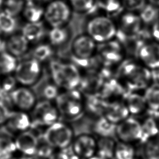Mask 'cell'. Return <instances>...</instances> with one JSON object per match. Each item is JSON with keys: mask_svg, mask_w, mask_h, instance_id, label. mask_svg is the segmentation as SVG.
<instances>
[{"mask_svg": "<svg viewBox=\"0 0 159 159\" xmlns=\"http://www.w3.org/2000/svg\"><path fill=\"white\" fill-rule=\"evenodd\" d=\"M119 73L123 84L129 91L145 89L153 80L150 69L130 60L121 65Z\"/></svg>", "mask_w": 159, "mask_h": 159, "instance_id": "obj_1", "label": "cell"}, {"mask_svg": "<svg viewBox=\"0 0 159 159\" xmlns=\"http://www.w3.org/2000/svg\"><path fill=\"white\" fill-rule=\"evenodd\" d=\"M50 70L53 83L58 88L71 90L80 86L82 76L76 65L54 60L50 64Z\"/></svg>", "mask_w": 159, "mask_h": 159, "instance_id": "obj_2", "label": "cell"}, {"mask_svg": "<svg viewBox=\"0 0 159 159\" xmlns=\"http://www.w3.org/2000/svg\"><path fill=\"white\" fill-rule=\"evenodd\" d=\"M55 102L60 116L69 119H75L81 116L84 108L81 93L76 89L66 90L60 93L55 99Z\"/></svg>", "mask_w": 159, "mask_h": 159, "instance_id": "obj_3", "label": "cell"}, {"mask_svg": "<svg viewBox=\"0 0 159 159\" xmlns=\"http://www.w3.org/2000/svg\"><path fill=\"white\" fill-rule=\"evenodd\" d=\"M43 135L55 150L70 147L74 139L73 131L71 127L58 120L47 127Z\"/></svg>", "mask_w": 159, "mask_h": 159, "instance_id": "obj_4", "label": "cell"}, {"mask_svg": "<svg viewBox=\"0 0 159 159\" xmlns=\"http://www.w3.org/2000/svg\"><path fill=\"white\" fill-rule=\"evenodd\" d=\"M87 34L96 42L102 43L116 36L117 28L114 22L106 16H96L90 19L86 25Z\"/></svg>", "mask_w": 159, "mask_h": 159, "instance_id": "obj_5", "label": "cell"}, {"mask_svg": "<svg viewBox=\"0 0 159 159\" xmlns=\"http://www.w3.org/2000/svg\"><path fill=\"white\" fill-rule=\"evenodd\" d=\"M31 111V127H34L47 128L58 121L60 116L56 106L45 99L36 102Z\"/></svg>", "mask_w": 159, "mask_h": 159, "instance_id": "obj_6", "label": "cell"}, {"mask_svg": "<svg viewBox=\"0 0 159 159\" xmlns=\"http://www.w3.org/2000/svg\"><path fill=\"white\" fill-rule=\"evenodd\" d=\"M96 42L88 34L77 36L71 44L74 60L82 66H88L96 51Z\"/></svg>", "mask_w": 159, "mask_h": 159, "instance_id": "obj_7", "label": "cell"}, {"mask_svg": "<svg viewBox=\"0 0 159 159\" xmlns=\"http://www.w3.org/2000/svg\"><path fill=\"white\" fill-rule=\"evenodd\" d=\"M14 73L17 83L24 86H32L41 75V63L32 58L22 61L17 63Z\"/></svg>", "mask_w": 159, "mask_h": 159, "instance_id": "obj_8", "label": "cell"}, {"mask_svg": "<svg viewBox=\"0 0 159 159\" xmlns=\"http://www.w3.org/2000/svg\"><path fill=\"white\" fill-rule=\"evenodd\" d=\"M70 16V6L61 0L51 2L44 9L43 18L52 27H63L69 20Z\"/></svg>", "mask_w": 159, "mask_h": 159, "instance_id": "obj_9", "label": "cell"}, {"mask_svg": "<svg viewBox=\"0 0 159 159\" xmlns=\"http://www.w3.org/2000/svg\"><path fill=\"white\" fill-rule=\"evenodd\" d=\"M116 137L119 141L132 144L140 142L141 122L134 117H128L116 125Z\"/></svg>", "mask_w": 159, "mask_h": 159, "instance_id": "obj_10", "label": "cell"}, {"mask_svg": "<svg viewBox=\"0 0 159 159\" xmlns=\"http://www.w3.org/2000/svg\"><path fill=\"white\" fill-rule=\"evenodd\" d=\"M96 50L99 60L108 66L120 62L123 59L124 52L120 43L117 40H110L100 43L96 47Z\"/></svg>", "mask_w": 159, "mask_h": 159, "instance_id": "obj_11", "label": "cell"}, {"mask_svg": "<svg viewBox=\"0 0 159 159\" xmlns=\"http://www.w3.org/2000/svg\"><path fill=\"white\" fill-rule=\"evenodd\" d=\"M70 148L73 153L88 159L96 153L97 140L90 134H82L73 139Z\"/></svg>", "mask_w": 159, "mask_h": 159, "instance_id": "obj_12", "label": "cell"}, {"mask_svg": "<svg viewBox=\"0 0 159 159\" xmlns=\"http://www.w3.org/2000/svg\"><path fill=\"white\" fill-rule=\"evenodd\" d=\"M129 91L121 82L115 78H109L105 80L98 94L108 102L125 98Z\"/></svg>", "mask_w": 159, "mask_h": 159, "instance_id": "obj_13", "label": "cell"}, {"mask_svg": "<svg viewBox=\"0 0 159 159\" xmlns=\"http://www.w3.org/2000/svg\"><path fill=\"white\" fill-rule=\"evenodd\" d=\"M13 106L20 111H31L36 104V98L34 92L27 86L16 88L11 93Z\"/></svg>", "mask_w": 159, "mask_h": 159, "instance_id": "obj_14", "label": "cell"}, {"mask_svg": "<svg viewBox=\"0 0 159 159\" xmlns=\"http://www.w3.org/2000/svg\"><path fill=\"white\" fill-rule=\"evenodd\" d=\"M4 124L9 131L18 134L31 127V119L27 112L10 111Z\"/></svg>", "mask_w": 159, "mask_h": 159, "instance_id": "obj_15", "label": "cell"}, {"mask_svg": "<svg viewBox=\"0 0 159 159\" xmlns=\"http://www.w3.org/2000/svg\"><path fill=\"white\" fill-rule=\"evenodd\" d=\"M116 36L124 52L132 57H138L140 49L145 43L146 35L143 33L142 30L139 34L134 35H126L117 31Z\"/></svg>", "mask_w": 159, "mask_h": 159, "instance_id": "obj_16", "label": "cell"}, {"mask_svg": "<svg viewBox=\"0 0 159 159\" xmlns=\"http://www.w3.org/2000/svg\"><path fill=\"white\" fill-rule=\"evenodd\" d=\"M17 152L24 157H30L35 154L37 145V135L30 130L19 133L14 139Z\"/></svg>", "mask_w": 159, "mask_h": 159, "instance_id": "obj_17", "label": "cell"}, {"mask_svg": "<svg viewBox=\"0 0 159 159\" xmlns=\"http://www.w3.org/2000/svg\"><path fill=\"white\" fill-rule=\"evenodd\" d=\"M129 114L125 102L116 100L107 102L103 116L109 121L117 125L127 118Z\"/></svg>", "mask_w": 159, "mask_h": 159, "instance_id": "obj_18", "label": "cell"}, {"mask_svg": "<svg viewBox=\"0 0 159 159\" xmlns=\"http://www.w3.org/2000/svg\"><path fill=\"white\" fill-rule=\"evenodd\" d=\"M142 24L139 16L132 12H126L120 18L117 31L126 35H137L142 30Z\"/></svg>", "mask_w": 159, "mask_h": 159, "instance_id": "obj_19", "label": "cell"}, {"mask_svg": "<svg viewBox=\"0 0 159 159\" xmlns=\"http://www.w3.org/2000/svg\"><path fill=\"white\" fill-rule=\"evenodd\" d=\"M29 43L22 33H13L4 42V47L8 53L17 58L27 53L29 48Z\"/></svg>", "mask_w": 159, "mask_h": 159, "instance_id": "obj_20", "label": "cell"}, {"mask_svg": "<svg viewBox=\"0 0 159 159\" xmlns=\"http://www.w3.org/2000/svg\"><path fill=\"white\" fill-rule=\"evenodd\" d=\"M138 57L148 69H157L159 67V43H145L140 49Z\"/></svg>", "mask_w": 159, "mask_h": 159, "instance_id": "obj_21", "label": "cell"}, {"mask_svg": "<svg viewBox=\"0 0 159 159\" xmlns=\"http://www.w3.org/2000/svg\"><path fill=\"white\" fill-rule=\"evenodd\" d=\"M105 80L100 71L93 70L84 77L81 76L80 86L88 95L96 94L99 93Z\"/></svg>", "mask_w": 159, "mask_h": 159, "instance_id": "obj_22", "label": "cell"}, {"mask_svg": "<svg viewBox=\"0 0 159 159\" xmlns=\"http://www.w3.org/2000/svg\"><path fill=\"white\" fill-rule=\"evenodd\" d=\"M21 33L29 42H37L44 37L45 27L42 20L35 22H27L22 27Z\"/></svg>", "mask_w": 159, "mask_h": 159, "instance_id": "obj_23", "label": "cell"}, {"mask_svg": "<svg viewBox=\"0 0 159 159\" xmlns=\"http://www.w3.org/2000/svg\"><path fill=\"white\" fill-rule=\"evenodd\" d=\"M124 99L129 114H140L145 111L147 107L143 96L135 91H129Z\"/></svg>", "mask_w": 159, "mask_h": 159, "instance_id": "obj_24", "label": "cell"}, {"mask_svg": "<svg viewBox=\"0 0 159 159\" xmlns=\"http://www.w3.org/2000/svg\"><path fill=\"white\" fill-rule=\"evenodd\" d=\"M116 125L109 121L104 116L98 117L93 126L94 132L99 137L116 136Z\"/></svg>", "mask_w": 159, "mask_h": 159, "instance_id": "obj_25", "label": "cell"}, {"mask_svg": "<svg viewBox=\"0 0 159 159\" xmlns=\"http://www.w3.org/2000/svg\"><path fill=\"white\" fill-rule=\"evenodd\" d=\"M142 137L140 142L145 143L147 140L157 137L159 132V125L157 120L152 116L145 118L141 122Z\"/></svg>", "mask_w": 159, "mask_h": 159, "instance_id": "obj_26", "label": "cell"}, {"mask_svg": "<svg viewBox=\"0 0 159 159\" xmlns=\"http://www.w3.org/2000/svg\"><path fill=\"white\" fill-rule=\"evenodd\" d=\"M143 97L150 112L159 110V83L154 81L150 84L145 88Z\"/></svg>", "mask_w": 159, "mask_h": 159, "instance_id": "obj_27", "label": "cell"}, {"mask_svg": "<svg viewBox=\"0 0 159 159\" xmlns=\"http://www.w3.org/2000/svg\"><path fill=\"white\" fill-rule=\"evenodd\" d=\"M116 144L112 137H99L97 140L96 155L106 159L114 158Z\"/></svg>", "mask_w": 159, "mask_h": 159, "instance_id": "obj_28", "label": "cell"}, {"mask_svg": "<svg viewBox=\"0 0 159 159\" xmlns=\"http://www.w3.org/2000/svg\"><path fill=\"white\" fill-rule=\"evenodd\" d=\"M22 13L27 22H35L40 21L43 17L44 9L34 1H27Z\"/></svg>", "mask_w": 159, "mask_h": 159, "instance_id": "obj_29", "label": "cell"}, {"mask_svg": "<svg viewBox=\"0 0 159 159\" xmlns=\"http://www.w3.org/2000/svg\"><path fill=\"white\" fill-rule=\"evenodd\" d=\"M107 101L104 100L98 94L88 95L84 106L87 107L89 112L94 115L100 117L103 116Z\"/></svg>", "mask_w": 159, "mask_h": 159, "instance_id": "obj_30", "label": "cell"}, {"mask_svg": "<svg viewBox=\"0 0 159 159\" xmlns=\"http://www.w3.org/2000/svg\"><path fill=\"white\" fill-rule=\"evenodd\" d=\"M17 152L14 139L8 135H0V159H11Z\"/></svg>", "mask_w": 159, "mask_h": 159, "instance_id": "obj_31", "label": "cell"}, {"mask_svg": "<svg viewBox=\"0 0 159 159\" xmlns=\"http://www.w3.org/2000/svg\"><path fill=\"white\" fill-rule=\"evenodd\" d=\"M17 59L7 51L0 52V74L9 75L14 73L17 65Z\"/></svg>", "mask_w": 159, "mask_h": 159, "instance_id": "obj_32", "label": "cell"}, {"mask_svg": "<svg viewBox=\"0 0 159 159\" xmlns=\"http://www.w3.org/2000/svg\"><path fill=\"white\" fill-rule=\"evenodd\" d=\"M135 157V149L132 143L121 141L116 142L114 158L132 159Z\"/></svg>", "mask_w": 159, "mask_h": 159, "instance_id": "obj_33", "label": "cell"}, {"mask_svg": "<svg viewBox=\"0 0 159 159\" xmlns=\"http://www.w3.org/2000/svg\"><path fill=\"white\" fill-rule=\"evenodd\" d=\"M139 17L143 24L150 25L159 18V9L152 4H145L140 10Z\"/></svg>", "mask_w": 159, "mask_h": 159, "instance_id": "obj_34", "label": "cell"}, {"mask_svg": "<svg viewBox=\"0 0 159 159\" xmlns=\"http://www.w3.org/2000/svg\"><path fill=\"white\" fill-rule=\"evenodd\" d=\"M68 38V32L63 27H52L48 32V40L53 46L63 45Z\"/></svg>", "mask_w": 159, "mask_h": 159, "instance_id": "obj_35", "label": "cell"}, {"mask_svg": "<svg viewBox=\"0 0 159 159\" xmlns=\"http://www.w3.org/2000/svg\"><path fill=\"white\" fill-rule=\"evenodd\" d=\"M17 28V20L15 17L4 11L0 12V31L6 34L14 33Z\"/></svg>", "mask_w": 159, "mask_h": 159, "instance_id": "obj_36", "label": "cell"}, {"mask_svg": "<svg viewBox=\"0 0 159 159\" xmlns=\"http://www.w3.org/2000/svg\"><path fill=\"white\" fill-rule=\"evenodd\" d=\"M144 159H159V136L143 143Z\"/></svg>", "mask_w": 159, "mask_h": 159, "instance_id": "obj_37", "label": "cell"}, {"mask_svg": "<svg viewBox=\"0 0 159 159\" xmlns=\"http://www.w3.org/2000/svg\"><path fill=\"white\" fill-rule=\"evenodd\" d=\"M53 54V49L50 45L41 43L37 45L32 52V58L40 63L47 61Z\"/></svg>", "mask_w": 159, "mask_h": 159, "instance_id": "obj_38", "label": "cell"}, {"mask_svg": "<svg viewBox=\"0 0 159 159\" xmlns=\"http://www.w3.org/2000/svg\"><path fill=\"white\" fill-rule=\"evenodd\" d=\"M55 149L47 141L43 134L37 135V145L35 155L48 159Z\"/></svg>", "mask_w": 159, "mask_h": 159, "instance_id": "obj_39", "label": "cell"}, {"mask_svg": "<svg viewBox=\"0 0 159 159\" xmlns=\"http://www.w3.org/2000/svg\"><path fill=\"white\" fill-rule=\"evenodd\" d=\"M25 4L24 0H5L2 4L3 11L16 17L22 12Z\"/></svg>", "mask_w": 159, "mask_h": 159, "instance_id": "obj_40", "label": "cell"}, {"mask_svg": "<svg viewBox=\"0 0 159 159\" xmlns=\"http://www.w3.org/2000/svg\"><path fill=\"white\" fill-rule=\"evenodd\" d=\"M70 3L75 11L81 13L91 12L96 6L94 0H70Z\"/></svg>", "mask_w": 159, "mask_h": 159, "instance_id": "obj_41", "label": "cell"}, {"mask_svg": "<svg viewBox=\"0 0 159 159\" xmlns=\"http://www.w3.org/2000/svg\"><path fill=\"white\" fill-rule=\"evenodd\" d=\"M96 5L110 14L119 12L122 7L119 0H96Z\"/></svg>", "mask_w": 159, "mask_h": 159, "instance_id": "obj_42", "label": "cell"}, {"mask_svg": "<svg viewBox=\"0 0 159 159\" xmlns=\"http://www.w3.org/2000/svg\"><path fill=\"white\" fill-rule=\"evenodd\" d=\"M43 96L45 100L52 101L55 100L60 94L58 87L55 84H48L43 89Z\"/></svg>", "mask_w": 159, "mask_h": 159, "instance_id": "obj_43", "label": "cell"}, {"mask_svg": "<svg viewBox=\"0 0 159 159\" xmlns=\"http://www.w3.org/2000/svg\"><path fill=\"white\" fill-rule=\"evenodd\" d=\"M17 81L14 76L11 75H6V77L4 79L2 82L0 83V89L8 92L12 93V91L16 88Z\"/></svg>", "mask_w": 159, "mask_h": 159, "instance_id": "obj_44", "label": "cell"}, {"mask_svg": "<svg viewBox=\"0 0 159 159\" xmlns=\"http://www.w3.org/2000/svg\"><path fill=\"white\" fill-rule=\"evenodd\" d=\"M123 5L129 11H138L145 5V0H123Z\"/></svg>", "mask_w": 159, "mask_h": 159, "instance_id": "obj_45", "label": "cell"}, {"mask_svg": "<svg viewBox=\"0 0 159 159\" xmlns=\"http://www.w3.org/2000/svg\"><path fill=\"white\" fill-rule=\"evenodd\" d=\"M72 153L70 147L65 149L55 150L48 159H70Z\"/></svg>", "mask_w": 159, "mask_h": 159, "instance_id": "obj_46", "label": "cell"}, {"mask_svg": "<svg viewBox=\"0 0 159 159\" xmlns=\"http://www.w3.org/2000/svg\"><path fill=\"white\" fill-rule=\"evenodd\" d=\"M9 112V109L0 102V125L5 124Z\"/></svg>", "mask_w": 159, "mask_h": 159, "instance_id": "obj_47", "label": "cell"}, {"mask_svg": "<svg viewBox=\"0 0 159 159\" xmlns=\"http://www.w3.org/2000/svg\"><path fill=\"white\" fill-rule=\"evenodd\" d=\"M152 33L154 39L159 42V18L153 24Z\"/></svg>", "mask_w": 159, "mask_h": 159, "instance_id": "obj_48", "label": "cell"}, {"mask_svg": "<svg viewBox=\"0 0 159 159\" xmlns=\"http://www.w3.org/2000/svg\"><path fill=\"white\" fill-rule=\"evenodd\" d=\"M152 74V79L154 80V81H157L159 83V67L157 69L153 70V72Z\"/></svg>", "mask_w": 159, "mask_h": 159, "instance_id": "obj_49", "label": "cell"}, {"mask_svg": "<svg viewBox=\"0 0 159 159\" xmlns=\"http://www.w3.org/2000/svg\"><path fill=\"white\" fill-rule=\"evenodd\" d=\"M25 159H47L41 157H39L37 155H34L32 156H30V157H24Z\"/></svg>", "mask_w": 159, "mask_h": 159, "instance_id": "obj_50", "label": "cell"}, {"mask_svg": "<svg viewBox=\"0 0 159 159\" xmlns=\"http://www.w3.org/2000/svg\"><path fill=\"white\" fill-rule=\"evenodd\" d=\"M150 113L151 116H153L157 120V121H159V110L154 112H150Z\"/></svg>", "mask_w": 159, "mask_h": 159, "instance_id": "obj_51", "label": "cell"}, {"mask_svg": "<svg viewBox=\"0 0 159 159\" xmlns=\"http://www.w3.org/2000/svg\"><path fill=\"white\" fill-rule=\"evenodd\" d=\"M148 1L150 2V4L159 7V0H148Z\"/></svg>", "mask_w": 159, "mask_h": 159, "instance_id": "obj_52", "label": "cell"}, {"mask_svg": "<svg viewBox=\"0 0 159 159\" xmlns=\"http://www.w3.org/2000/svg\"><path fill=\"white\" fill-rule=\"evenodd\" d=\"M2 32L0 31V50H2V47H4V42H3L2 38Z\"/></svg>", "mask_w": 159, "mask_h": 159, "instance_id": "obj_53", "label": "cell"}, {"mask_svg": "<svg viewBox=\"0 0 159 159\" xmlns=\"http://www.w3.org/2000/svg\"><path fill=\"white\" fill-rule=\"evenodd\" d=\"M70 159H84L80 156H78L74 153H72V154L70 155Z\"/></svg>", "mask_w": 159, "mask_h": 159, "instance_id": "obj_54", "label": "cell"}, {"mask_svg": "<svg viewBox=\"0 0 159 159\" xmlns=\"http://www.w3.org/2000/svg\"><path fill=\"white\" fill-rule=\"evenodd\" d=\"M88 159H106V158H102V157H99L98 155H95L93 157H91V158H89Z\"/></svg>", "mask_w": 159, "mask_h": 159, "instance_id": "obj_55", "label": "cell"}, {"mask_svg": "<svg viewBox=\"0 0 159 159\" xmlns=\"http://www.w3.org/2000/svg\"><path fill=\"white\" fill-rule=\"evenodd\" d=\"M3 2H4V0H0V7H1V6H2Z\"/></svg>", "mask_w": 159, "mask_h": 159, "instance_id": "obj_56", "label": "cell"}, {"mask_svg": "<svg viewBox=\"0 0 159 159\" xmlns=\"http://www.w3.org/2000/svg\"><path fill=\"white\" fill-rule=\"evenodd\" d=\"M11 159H25V158H15V157H13Z\"/></svg>", "mask_w": 159, "mask_h": 159, "instance_id": "obj_57", "label": "cell"}, {"mask_svg": "<svg viewBox=\"0 0 159 159\" xmlns=\"http://www.w3.org/2000/svg\"><path fill=\"white\" fill-rule=\"evenodd\" d=\"M132 159H143V158H139V157H135L134 158H133Z\"/></svg>", "mask_w": 159, "mask_h": 159, "instance_id": "obj_58", "label": "cell"}, {"mask_svg": "<svg viewBox=\"0 0 159 159\" xmlns=\"http://www.w3.org/2000/svg\"><path fill=\"white\" fill-rule=\"evenodd\" d=\"M39 1H42L45 2V1H49V0H39Z\"/></svg>", "mask_w": 159, "mask_h": 159, "instance_id": "obj_59", "label": "cell"}, {"mask_svg": "<svg viewBox=\"0 0 159 159\" xmlns=\"http://www.w3.org/2000/svg\"><path fill=\"white\" fill-rule=\"evenodd\" d=\"M158 136H159V132H158Z\"/></svg>", "mask_w": 159, "mask_h": 159, "instance_id": "obj_60", "label": "cell"}]
</instances>
